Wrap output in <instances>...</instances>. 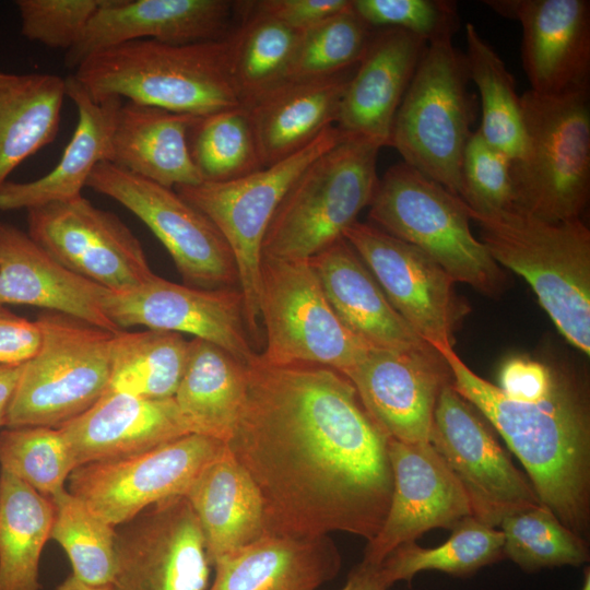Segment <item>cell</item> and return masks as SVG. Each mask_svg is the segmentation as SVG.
<instances>
[{"label": "cell", "mask_w": 590, "mask_h": 590, "mask_svg": "<svg viewBox=\"0 0 590 590\" xmlns=\"http://www.w3.org/2000/svg\"><path fill=\"white\" fill-rule=\"evenodd\" d=\"M344 137L335 126H331L292 156L238 179L202 181L175 188L179 196L210 219L228 244L238 271L247 326L256 346L261 335L260 266L267 228L297 176Z\"/></svg>", "instance_id": "obj_10"}, {"label": "cell", "mask_w": 590, "mask_h": 590, "mask_svg": "<svg viewBox=\"0 0 590 590\" xmlns=\"http://www.w3.org/2000/svg\"><path fill=\"white\" fill-rule=\"evenodd\" d=\"M187 141L191 161L204 182L235 180L263 167L243 106L197 116Z\"/></svg>", "instance_id": "obj_39"}, {"label": "cell", "mask_w": 590, "mask_h": 590, "mask_svg": "<svg viewBox=\"0 0 590 590\" xmlns=\"http://www.w3.org/2000/svg\"><path fill=\"white\" fill-rule=\"evenodd\" d=\"M248 365L209 341L190 340L188 363L174 396L190 434L227 442L247 387Z\"/></svg>", "instance_id": "obj_32"}, {"label": "cell", "mask_w": 590, "mask_h": 590, "mask_svg": "<svg viewBox=\"0 0 590 590\" xmlns=\"http://www.w3.org/2000/svg\"><path fill=\"white\" fill-rule=\"evenodd\" d=\"M464 32L469 80L481 95L482 121L477 129L491 145L517 161L524 150L521 95L505 62L474 24L467 23Z\"/></svg>", "instance_id": "obj_36"}, {"label": "cell", "mask_w": 590, "mask_h": 590, "mask_svg": "<svg viewBox=\"0 0 590 590\" xmlns=\"http://www.w3.org/2000/svg\"><path fill=\"white\" fill-rule=\"evenodd\" d=\"M468 212L496 263L521 275L562 335L590 355V231L582 220Z\"/></svg>", "instance_id": "obj_4"}, {"label": "cell", "mask_w": 590, "mask_h": 590, "mask_svg": "<svg viewBox=\"0 0 590 590\" xmlns=\"http://www.w3.org/2000/svg\"><path fill=\"white\" fill-rule=\"evenodd\" d=\"M42 342L37 321L20 317L0 304V364H23L35 355Z\"/></svg>", "instance_id": "obj_49"}, {"label": "cell", "mask_w": 590, "mask_h": 590, "mask_svg": "<svg viewBox=\"0 0 590 590\" xmlns=\"http://www.w3.org/2000/svg\"><path fill=\"white\" fill-rule=\"evenodd\" d=\"M378 578L376 567L359 563L355 566L340 590H387Z\"/></svg>", "instance_id": "obj_51"}, {"label": "cell", "mask_w": 590, "mask_h": 590, "mask_svg": "<svg viewBox=\"0 0 590 590\" xmlns=\"http://www.w3.org/2000/svg\"><path fill=\"white\" fill-rule=\"evenodd\" d=\"M105 311L120 330L144 326L186 332L219 345L247 365L259 354L247 326L238 287L197 288L154 274L128 293L110 292Z\"/></svg>", "instance_id": "obj_18"}, {"label": "cell", "mask_w": 590, "mask_h": 590, "mask_svg": "<svg viewBox=\"0 0 590 590\" xmlns=\"http://www.w3.org/2000/svg\"><path fill=\"white\" fill-rule=\"evenodd\" d=\"M426 46L401 30L374 32L346 85L334 126L345 135L389 145L394 116Z\"/></svg>", "instance_id": "obj_23"}, {"label": "cell", "mask_w": 590, "mask_h": 590, "mask_svg": "<svg viewBox=\"0 0 590 590\" xmlns=\"http://www.w3.org/2000/svg\"><path fill=\"white\" fill-rule=\"evenodd\" d=\"M75 467L141 453L190 434L173 399L151 400L105 392L58 427Z\"/></svg>", "instance_id": "obj_25"}, {"label": "cell", "mask_w": 590, "mask_h": 590, "mask_svg": "<svg viewBox=\"0 0 590 590\" xmlns=\"http://www.w3.org/2000/svg\"><path fill=\"white\" fill-rule=\"evenodd\" d=\"M23 364H0V426L7 425L8 411Z\"/></svg>", "instance_id": "obj_50"}, {"label": "cell", "mask_w": 590, "mask_h": 590, "mask_svg": "<svg viewBox=\"0 0 590 590\" xmlns=\"http://www.w3.org/2000/svg\"><path fill=\"white\" fill-rule=\"evenodd\" d=\"M553 382V366L541 362L514 357L500 368L498 388L510 399L535 402L543 399Z\"/></svg>", "instance_id": "obj_48"}, {"label": "cell", "mask_w": 590, "mask_h": 590, "mask_svg": "<svg viewBox=\"0 0 590 590\" xmlns=\"http://www.w3.org/2000/svg\"><path fill=\"white\" fill-rule=\"evenodd\" d=\"M259 310L261 364L322 365L345 375L370 349L338 319L309 260L262 256Z\"/></svg>", "instance_id": "obj_11"}, {"label": "cell", "mask_w": 590, "mask_h": 590, "mask_svg": "<svg viewBox=\"0 0 590 590\" xmlns=\"http://www.w3.org/2000/svg\"><path fill=\"white\" fill-rule=\"evenodd\" d=\"M54 517L49 497L1 470L0 590H40V557Z\"/></svg>", "instance_id": "obj_34"}, {"label": "cell", "mask_w": 590, "mask_h": 590, "mask_svg": "<svg viewBox=\"0 0 590 590\" xmlns=\"http://www.w3.org/2000/svg\"><path fill=\"white\" fill-rule=\"evenodd\" d=\"M504 556L524 570L580 566L589 560L587 540L568 529L544 505L503 519Z\"/></svg>", "instance_id": "obj_41"}, {"label": "cell", "mask_w": 590, "mask_h": 590, "mask_svg": "<svg viewBox=\"0 0 590 590\" xmlns=\"http://www.w3.org/2000/svg\"><path fill=\"white\" fill-rule=\"evenodd\" d=\"M393 476L390 505L362 564L377 567L397 547L434 528L452 530L472 516L468 496L430 442L388 440Z\"/></svg>", "instance_id": "obj_19"}, {"label": "cell", "mask_w": 590, "mask_h": 590, "mask_svg": "<svg viewBox=\"0 0 590 590\" xmlns=\"http://www.w3.org/2000/svg\"><path fill=\"white\" fill-rule=\"evenodd\" d=\"M354 12L371 28H397L427 44L452 39L460 25L448 0H352Z\"/></svg>", "instance_id": "obj_45"}, {"label": "cell", "mask_w": 590, "mask_h": 590, "mask_svg": "<svg viewBox=\"0 0 590 590\" xmlns=\"http://www.w3.org/2000/svg\"><path fill=\"white\" fill-rule=\"evenodd\" d=\"M379 150L370 140L345 135L308 164L278 205L262 256L309 260L342 238L373 199Z\"/></svg>", "instance_id": "obj_6"}, {"label": "cell", "mask_w": 590, "mask_h": 590, "mask_svg": "<svg viewBox=\"0 0 590 590\" xmlns=\"http://www.w3.org/2000/svg\"><path fill=\"white\" fill-rule=\"evenodd\" d=\"M196 117L132 102L122 103L113 133L110 163L172 189L202 182L187 141Z\"/></svg>", "instance_id": "obj_31"}, {"label": "cell", "mask_w": 590, "mask_h": 590, "mask_svg": "<svg viewBox=\"0 0 590 590\" xmlns=\"http://www.w3.org/2000/svg\"><path fill=\"white\" fill-rule=\"evenodd\" d=\"M344 376L385 434L410 444L429 442L439 393L452 381L448 365L434 349L370 347Z\"/></svg>", "instance_id": "obj_20"}, {"label": "cell", "mask_w": 590, "mask_h": 590, "mask_svg": "<svg viewBox=\"0 0 590 590\" xmlns=\"http://www.w3.org/2000/svg\"><path fill=\"white\" fill-rule=\"evenodd\" d=\"M388 300L436 352L453 347V332L468 312L456 281L429 256L371 223L356 221L343 234Z\"/></svg>", "instance_id": "obj_16"}, {"label": "cell", "mask_w": 590, "mask_h": 590, "mask_svg": "<svg viewBox=\"0 0 590 590\" xmlns=\"http://www.w3.org/2000/svg\"><path fill=\"white\" fill-rule=\"evenodd\" d=\"M109 293L67 269L27 233L0 223V304L42 307L117 332L105 311Z\"/></svg>", "instance_id": "obj_24"}, {"label": "cell", "mask_w": 590, "mask_h": 590, "mask_svg": "<svg viewBox=\"0 0 590 590\" xmlns=\"http://www.w3.org/2000/svg\"><path fill=\"white\" fill-rule=\"evenodd\" d=\"M503 547L500 530L470 516L452 529L450 538L441 545L425 548L415 542L405 543L391 552L376 571L387 588L399 580L410 582L424 570L463 577L504 558Z\"/></svg>", "instance_id": "obj_37"}, {"label": "cell", "mask_w": 590, "mask_h": 590, "mask_svg": "<svg viewBox=\"0 0 590 590\" xmlns=\"http://www.w3.org/2000/svg\"><path fill=\"white\" fill-rule=\"evenodd\" d=\"M224 446L188 434L141 453L80 465L68 491L110 526L125 524L157 503L185 496Z\"/></svg>", "instance_id": "obj_13"}, {"label": "cell", "mask_w": 590, "mask_h": 590, "mask_svg": "<svg viewBox=\"0 0 590 590\" xmlns=\"http://www.w3.org/2000/svg\"><path fill=\"white\" fill-rule=\"evenodd\" d=\"M50 499L55 507L50 539L68 555L72 575L92 586L110 585L116 562L115 527L68 489Z\"/></svg>", "instance_id": "obj_40"}, {"label": "cell", "mask_w": 590, "mask_h": 590, "mask_svg": "<svg viewBox=\"0 0 590 590\" xmlns=\"http://www.w3.org/2000/svg\"><path fill=\"white\" fill-rule=\"evenodd\" d=\"M309 261L335 316L365 345L396 351L433 349L392 307L373 273L344 237Z\"/></svg>", "instance_id": "obj_26"}, {"label": "cell", "mask_w": 590, "mask_h": 590, "mask_svg": "<svg viewBox=\"0 0 590 590\" xmlns=\"http://www.w3.org/2000/svg\"><path fill=\"white\" fill-rule=\"evenodd\" d=\"M55 590H113V587L110 585L92 586L79 580L71 574L60 582Z\"/></svg>", "instance_id": "obj_52"}, {"label": "cell", "mask_w": 590, "mask_h": 590, "mask_svg": "<svg viewBox=\"0 0 590 590\" xmlns=\"http://www.w3.org/2000/svg\"><path fill=\"white\" fill-rule=\"evenodd\" d=\"M452 386L502 435L524 467L540 502L588 539L590 527V403L586 381L553 366L548 393L535 402L508 398L476 375L453 347L437 351Z\"/></svg>", "instance_id": "obj_2"}, {"label": "cell", "mask_w": 590, "mask_h": 590, "mask_svg": "<svg viewBox=\"0 0 590 590\" xmlns=\"http://www.w3.org/2000/svg\"><path fill=\"white\" fill-rule=\"evenodd\" d=\"M36 321L42 342L23 363L7 427L58 428L94 405L108 388L115 332L55 311L40 314Z\"/></svg>", "instance_id": "obj_9"}, {"label": "cell", "mask_w": 590, "mask_h": 590, "mask_svg": "<svg viewBox=\"0 0 590 590\" xmlns=\"http://www.w3.org/2000/svg\"><path fill=\"white\" fill-rule=\"evenodd\" d=\"M497 14L521 26L522 67L531 91L562 95L589 90L588 0H487Z\"/></svg>", "instance_id": "obj_21"}, {"label": "cell", "mask_w": 590, "mask_h": 590, "mask_svg": "<svg viewBox=\"0 0 590 590\" xmlns=\"http://www.w3.org/2000/svg\"><path fill=\"white\" fill-rule=\"evenodd\" d=\"M66 79L0 71V188L26 158L56 139Z\"/></svg>", "instance_id": "obj_33"}, {"label": "cell", "mask_w": 590, "mask_h": 590, "mask_svg": "<svg viewBox=\"0 0 590 590\" xmlns=\"http://www.w3.org/2000/svg\"><path fill=\"white\" fill-rule=\"evenodd\" d=\"M371 30L351 3L349 9L302 32L283 82L321 79L353 69L367 48Z\"/></svg>", "instance_id": "obj_42"}, {"label": "cell", "mask_w": 590, "mask_h": 590, "mask_svg": "<svg viewBox=\"0 0 590 590\" xmlns=\"http://www.w3.org/2000/svg\"><path fill=\"white\" fill-rule=\"evenodd\" d=\"M72 75L95 99L116 96L191 116L241 106L231 76L228 35L187 45L122 43L92 55Z\"/></svg>", "instance_id": "obj_3"}, {"label": "cell", "mask_w": 590, "mask_h": 590, "mask_svg": "<svg viewBox=\"0 0 590 590\" xmlns=\"http://www.w3.org/2000/svg\"><path fill=\"white\" fill-rule=\"evenodd\" d=\"M341 564L329 535L266 534L215 562L206 590H317Z\"/></svg>", "instance_id": "obj_28"}, {"label": "cell", "mask_w": 590, "mask_h": 590, "mask_svg": "<svg viewBox=\"0 0 590 590\" xmlns=\"http://www.w3.org/2000/svg\"><path fill=\"white\" fill-rule=\"evenodd\" d=\"M116 534L113 590H206L211 563L185 496L157 503Z\"/></svg>", "instance_id": "obj_17"}, {"label": "cell", "mask_w": 590, "mask_h": 590, "mask_svg": "<svg viewBox=\"0 0 590 590\" xmlns=\"http://www.w3.org/2000/svg\"><path fill=\"white\" fill-rule=\"evenodd\" d=\"M299 36L273 19L252 13L228 34L231 76L241 106L284 81Z\"/></svg>", "instance_id": "obj_38"}, {"label": "cell", "mask_w": 590, "mask_h": 590, "mask_svg": "<svg viewBox=\"0 0 590 590\" xmlns=\"http://www.w3.org/2000/svg\"><path fill=\"white\" fill-rule=\"evenodd\" d=\"M86 187L119 202L140 219L170 255L185 285L239 288L233 252L216 226L175 189L110 162L93 169Z\"/></svg>", "instance_id": "obj_12"}, {"label": "cell", "mask_w": 590, "mask_h": 590, "mask_svg": "<svg viewBox=\"0 0 590 590\" xmlns=\"http://www.w3.org/2000/svg\"><path fill=\"white\" fill-rule=\"evenodd\" d=\"M388 440L343 374L256 358L226 446L260 493L267 534L368 542L393 489Z\"/></svg>", "instance_id": "obj_1"}, {"label": "cell", "mask_w": 590, "mask_h": 590, "mask_svg": "<svg viewBox=\"0 0 590 590\" xmlns=\"http://www.w3.org/2000/svg\"><path fill=\"white\" fill-rule=\"evenodd\" d=\"M512 160L472 131L460 165V199L469 210L496 214L516 210Z\"/></svg>", "instance_id": "obj_44"}, {"label": "cell", "mask_w": 590, "mask_h": 590, "mask_svg": "<svg viewBox=\"0 0 590 590\" xmlns=\"http://www.w3.org/2000/svg\"><path fill=\"white\" fill-rule=\"evenodd\" d=\"M189 352L190 341L178 332L155 329L115 332L106 392L151 400L173 399Z\"/></svg>", "instance_id": "obj_35"}, {"label": "cell", "mask_w": 590, "mask_h": 590, "mask_svg": "<svg viewBox=\"0 0 590 590\" xmlns=\"http://www.w3.org/2000/svg\"><path fill=\"white\" fill-rule=\"evenodd\" d=\"M464 55L427 44L393 119L389 145L403 162L460 198V165L475 119Z\"/></svg>", "instance_id": "obj_8"}, {"label": "cell", "mask_w": 590, "mask_h": 590, "mask_svg": "<svg viewBox=\"0 0 590 590\" xmlns=\"http://www.w3.org/2000/svg\"><path fill=\"white\" fill-rule=\"evenodd\" d=\"M105 0H16L22 35L48 48L70 50Z\"/></svg>", "instance_id": "obj_46"}, {"label": "cell", "mask_w": 590, "mask_h": 590, "mask_svg": "<svg viewBox=\"0 0 590 590\" xmlns=\"http://www.w3.org/2000/svg\"><path fill=\"white\" fill-rule=\"evenodd\" d=\"M0 465L49 498L66 489L64 483L76 468L60 429L48 426L2 430Z\"/></svg>", "instance_id": "obj_43"}, {"label": "cell", "mask_w": 590, "mask_h": 590, "mask_svg": "<svg viewBox=\"0 0 590 590\" xmlns=\"http://www.w3.org/2000/svg\"><path fill=\"white\" fill-rule=\"evenodd\" d=\"M368 216L373 225L429 256L456 283L489 296L504 288L505 273L472 234L463 201L404 162L378 179Z\"/></svg>", "instance_id": "obj_7"}, {"label": "cell", "mask_w": 590, "mask_h": 590, "mask_svg": "<svg viewBox=\"0 0 590 590\" xmlns=\"http://www.w3.org/2000/svg\"><path fill=\"white\" fill-rule=\"evenodd\" d=\"M66 94L76 107L78 123L59 162L38 179L8 180L0 188L1 211H27L80 197L95 166L111 162L113 133L122 99H95L73 75L66 78Z\"/></svg>", "instance_id": "obj_27"}, {"label": "cell", "mask_w": 590, "mask_h": 590, "mask_svg": "<svg viewBox=\"0 0 590 590\" xmlns=\"http://www.w3.org/2000/svg\"><path fill=\"white\" fill-rule=\"evenodd\" d=\"M429 442L461 483L472 516L496 528L504 518L542 505L529 479L453 388L440 391Z\"/></svg>", "instance_id": "obj_14"}, {"label": "cell", "mask_w": 590, "mask_h": 590, "mask_svg": "<svg viewBox=\"0 0 590 590\" xmlns=\"http://www.w3.org/2000/svg\"><path fill=\"white\" fill-rule=\"evenodd\" d=\"M524 150L512 162L516 210L548 222L581 219L590 192L589 90L521 94Z\"/></svg>", "instance_id": "obj_5"}, {"label": "cell", "mask_w": 590, "mask_h": 590, "mask_svg": "<svg viewBox=\"0 0 590 590\" xmlns=\"http://www.w3.org/2000/svg\"><path fill=\"white\" fill-rule=\"evenodd\" d=\"M354 71L305 81H286L250 104L248 113L263 167L306 148L334 126Z\"/></svg>", "instance_id": "obj_29"}, {"label": "cell", "mask_w": 590, "mask_h": 590, "mask_svg": "<svg viewBox=\"0 0 590 590\" xmlns=\"http://www.w3.org/2000/svg\"><path fill=\"white\" fill-rule=\"evenodd\" d=\"M27 229L62 266L111 293H128L154 275L132 231L83 196L27 210Z\"/></svg>", "instance_id": "obj_15"}, {"label": "cell", "mask_w": 590, "mask_h": 590, "mask_svg": "<svg viewBox=\"0 0 590 590\" xmlns=\"http://www.w3.org/2000/svg\"><path fill=\"white\" fill-rule=\"evenodd\" d=\"M352 0H261L249 2L250 13L273 19L305 32L349 9Z\"/></svg>", "instance_id": "obj_47"}, {"label": "cell", "mask_w": 590, "mask_h": 590, "mask_svg": "<svg viewBox=\"0 0 590 590\" xmlns=\"http://www.w3.org/2000/svg\"><path fill=\"white\" fill-rule=\"evenodd\" d=\"M238 2L228 0H105L64 64L76 69L92 55L131 40L187 45L225 38Z\"/></svg>", "instance_id": "obj_22"}, {"label": "cell", "mask_w": 590, "mask_h": 590, "mask_svg": "<svg viewBox=\"0 0 590 590\" xmlns=\"http://www.w3.org/2000/svg\"><path fill=\"white\" fill-rule=\"evenodd\" d=\"M581 590H590V569H585L583 583Z\"/></svg>", "instance_id": "obj_53"}, {"label": "cell", "mask_w": 590, "mask_h": 590, "mask_svg": "<svg viewBox=\"0 0 590 590\" xmlns=\"http://www.w3.org/2000/svg\"><path fill=\"white\" fill-rule=\"evenodd\" d=\"M185 497L200 523L212 566L267 534L260 493L226 444Z\"/></svg>", "instance_id": "obj_30"}]
</instances>
